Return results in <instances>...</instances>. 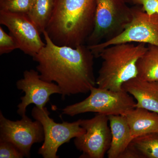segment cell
<instances>
[{
  "label": "cell",
  "mask_w": 158,
  "mask_h": 158,
  "mask_svg": "<svg viewBox=\"0 0 158 158\" xmlns=\"http://www.w3.org/2000/svg\"><path fill=\"white\" fill-rule=\"evenodd\" d=\"M112 141L107 152L109 158H119L133 140L125 116H108Z\"/></svg>",
  "instance_id": "obj_13"
},
{
  "label": "cell",
  "mask_w": 158,
  "mask_h": 158,
  "mask_svg": "<svg viewBox=\"0 0 158 158\" xmlns=\"http://www.w3.org/2000/svg\"><path fill=\"white\" fill-rule=\"evenodd\" d=\"M132 139L151 133H158V114L135 108L125 115Z\"/></svg>",
  "instance_id": "obj_14"
},
{
  "label": "cell",
  "mask_w": 158,
  "mask_h": 158,
  "mask_svg": "<svg viewBox=\"0 0 158 158\" xmlns=\"http://www.w3.org/2000/svg\"><path fill=\"white\" fill-rule=\"evenodd\" d=\"M34 0H0V11L13 13L28 12Z\"/></svg>",
  "instance_id": "obj_18"
},
{
  "label": "cell",
  "mask_w": 158,
  "mask_h": 158,
  "mask_svg": "<svg viewBox=\"0 0 158 158\" xmlns=\"http://www.w3.org/2000/svg\"><path fill=\"white\" fill-rule=\"evenodd\" d=\"M22 153L15 146L7 141H0V158H23Z\"/></svg>",
  "instance_id": "obj_20"
},
{
  "label": "cell",
  "mask_w": 158,
  "mask_h": 158,
  "mask_svg": "<svg viewBox=\"0 0 158 158\" xmlns=\"http://www.w3.org/2000/svg\"><path fill=\"white\" fill-rule=\"evenodd\" d=\"M126 2L129 1L131 2L134 4L138 5H141V0H124Z\"/></svg>",
  "instance_id": "obj_23"
},
{
  "label": "cell",
  "mask_w": 158,
  "mask_h": 158,
  "mask_svg": "<svg viewBox=\"0 0 158 158\" xmlns=\"http://www.w3.org/2000/svg\"><path fill=\"white\" fill-rule=\"evenodd\" d=\"M122 89L135 98V108L158 114V81H144L137 77L125 83Z\"/></svg>",
  "instance_id": "obj_12"
},
{
  "label": "cell",
  "mask_w": 158,
  "mask_h": 158,
  "mask_svg": "<svg viewBox=\"0 0 158 158\" xmlns=\"http://www.w3.org/2000/svg\"><path fill=\"white\" fill-rule=\"evenodd\" d=\"M130 145L139 153L142 158H158V133L134 138Z\"/></svg>",
  "instance_id": "obj_17"
},
{
  "label": "cell",
  "mask_w": 158,
  "mask_h": 158,
  "mask_svg": "<svg viewBox=\"0 0 158 158\" xmlns=\"http://www.w3.org/2000/svg\"><path fill=\"white\" fill-rule=\"evenodd\" d=\"M142 9L148 15H152L156 14L158 6V0H141Z\"/></svg>",
  "instance_id": "obj_21"
},
{
  "label": "cell",
  "mask_w": 158,
  "mask_h": 158,
  "mask_svg": "<svg viewBox=\"0 0 158 158\" xmlns=\"http://www.w3.org/2000/svg\"><path fill=\"white\" fill-rule=\"evenodd\" d=\"M54 0H34L27 13L40 34L46 30L53 10Z\"/></svg>",
  "instance_id": "obj_16"
},
{
  "label": "cell",
  "mask_w": 158,
  "mask_h": 158,
  "mask_svg": "<svg viewBox=\"0 0 158 158\" xmlns=\"http://www.w3.org/2000/svg\"><path fill=\"white\" fill-rule=\"evenodd\" d=\"M45 45L33 57L41 79L54 82L66 96L86 94L96 84L94 73V55L88 46L76 48L59 46L53 42L47 32L43 33Z\"/></svg>",
  "instance_id": "obj_1"
},
{
  "label": "cell",
  "mask_w": 158,
  "mask_h": 158,
  "mask_svg": "<svg viewBox=\"0 0 158 158\" xmlns=\"http://www.w3.org/2000/svg\"><path fill=\"white\" fill-rule=\"evenodd\" d=\"M124 0H96L94 25L88 46L106 42L124 31L133 18L132 8Z\"/></svg>",
  "instance_id": "obj_4"
},
{
  "label": "cell",
  "mask_w": 158,
  "mask_h": 158,
  "mask_svg": "<svg viewBox=\"0 0 158 158\" xmlns=\"http://www.w3.org/2000/svg\"><path fill=\"white\" fill-rule=\"evenodd\" d=\"M89 96L84 100L67 106L62 114L73 116L88 112L106 116L123 115L135 108V102L129 94L123 90L115 91L92 87Z\"/></svg>",
  "instance_id": "obj_5"
},
{
  "label": "cell",
  "mask_w": 158,
  "mask_h": 158,
  "mask_svg": "<svg viewBox=\"0 0 158 158\" xmlns=\"http://www.w3.org/2000/svg\"><path fill=\"white\" fill-rule=\"evenodd\" d=\"M138 77L147 81H158V47L148 44L137 62Z\"/></svg>",
  "instance_id": "obj_15"
},
{
  "label": "cell",
  "mask_w": 158,
  "mask_h": 158,
  "mask_svg": "<svg viewBox=\"0 0 158 158\" xmlns=\"http://www.w3.org/2000/svg\"><path fill=\"white\" fill-rule=\"evenodd\" d=\"M133 18L124 31L106 42L88 46L94 56L105 48L127 43L148 44L158 47V14L149 15L140 7H133Z\"/></svg>",
  "instance_id": "obj_7"
},
{
  "label": "cell",
  "mask_w": 158,
  "mask_h": 158,
  "mask_svg": "<svg viewBox=\"0 0 158 158\" xmlns=\"http://www.w3.org/2000/svg\"><path fill=\"white\" fill-rule=\"evenodd\" d=\"M119 158H142L141 156L135 148L131 145H128L125 150Z\"/></svg>",
  "instance_id": "obj_22"
},
{
  "label": "cell",
  "mask_w": 158,
  "mask_h": 158,
  "mask_svg": "<svg viewBox=\"0 0 158 158\" xmlns=\"http://www.w3.org/2000/svg\"><path fill=\"white\" fill-rule=\"evenodd\" d=\"M156 13L158 14V6L156 10Z\"/></svg>",
  "instance_id": "obj_24"
},
{
  "label": "cell",
  "mask_w": 158,
  "mask_h": 158,
  "mask_svg": "<svg viewBox=\"0 0 158 158\" xmlns=\"http://www.w3.org/2000/svg\"><path fill=\"white\" fill-rule=\"evenodd\" d=\"M96 0H54L46 31L59 46L84 44L93 31Z\"/></svg>",
  "instance_id": "obj_2"
},
{
  "label": "cell",
  "mask_w": 158,
  "mask_h": 158,
  "mask_svg": "<svg viewBox=\"0 0 158 158\" xmlns=\"http://www.w3.org/2000/svg\"><path fill=\"white\" fill-rule=\"evenodd\" d=\"M50 114L45 107L40 109L35 106L32 109V116L41 123L44 131V141L38 153L44 158H58L57 153L61 145L82 135L86 131L81 126L82 119L73 123H57L50 117Z\"/></svg>",
  "instance_id": "obj_6"
},
{
  "label": "cell",
  "mask_w": 158,
  "mask_h": 158,
  "mask_svg": "<svg viewBox=\"0 0 158 158\" xmlns=\"http://www.w3.org/2000/svg\"><path fill=\"white\" fill-rule=\"evenodd\" d=\"M44 139L43 127L38 120L33 121L26 115L21 120L12 121L0 112V141L12 143L24 156L30 157L32 145Z\"/></svg>",
  "instance_id": "obj_8"
},
{
  "label": "cell",
  "mask_w": 158,
  "mask_h": 158,
  "mask_svg": "<svg viewBox=\"0 0 158 158\" xmlns=\"http://www.w3.org/2000/svg\"><path fill=\"white\" fill-rule=\"evenodd\" d=\"M147 49L146 44H119L105 48L98 57L103 60L96 84L99 88L123 90L126 82L138 77L137 62Z\"/></svg>",
  "instance_id": "obj_3"
},
{
  "label": "cell",
  "mask_w": 158,
  "mask_h": 158,
  "mask_svg": "<svg viewBox=\"0 0 158 158\" xmlns=\"http://www.w3.org/2000/svg\"><path fill=\"white\" fill-rule=\"evenodd\" d=\"M16 85L19 90L25 94L21 98V102L18 106L17 113L22 117L26 116L29 105L34 104L40 109H43L50 100L51 95L62 93L56 84L42 80L39 72L34 69L25 71L23 78L18 81Z\"/></svg>",
  "instance_id": "obj_11"
},
{
  "label": "cell",
  "mask_w": 158,
  "mask_h": 158,
  "mask_svg": "<svg viewBox=\"0 0 158 158\" xmlns=\"http://www.w3.org/2000/svg\"><path fill=\"white\" fill-rule=\"evenodd\" d=\"M109 121L107 116L98 113L90 119H82L81 126L86 132L74 140L77 149L82 152L80 158H104L112 141Z\"/></svg>",
  "instance_id": "obj_9"
},
{
  "label": "cell",
  "mask_w": 158,
  "mask_h": 158,
  "mask_svg": "<svg viewBox=\"0 0 158 158\" xmlns=\"http://www.w3.org/2000/svg\"><path fill=\"white\" fill-rule=\"evenodd\" d=\"M19 49L17 40L11 34H8L0 27V55L9 53Z\"/></svg>",
  "instance_id": "obj_19"
},
{
  "label": "cell",
  "mask_w": 158,
  "mask_h": 158,
  "mask_svg": "<svg viewBox=\"0 0 158 158\" xmlns=\"http://www.w3.org/2000/svg\"><path fill=\"white\" fill-rule=\"evenodd\" d=\"M0 23L8 28L25 54L33 57L45 46L40 32L27 14L0 11Z\"/></svg>",
  "instance_id": "obj_10"
}]
</instances>
